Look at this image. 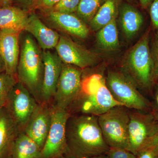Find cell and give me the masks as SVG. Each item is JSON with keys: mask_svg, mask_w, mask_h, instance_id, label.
Returning <instances> with one entry per match:
<instances>
[{"mask_svg": "<svg viewBox=\"0 0 158 158\" xmlns=\"http://www.w3.org/2000/svg\"><path fill=\"white\" fill-rule=\"evenodd\" d=\"M67 152L72 158H92L106 154L110 147L105 141L98 116L71 115L66 126Z\"/></svg>", "mask_w": 158, "mask_h": 158, "instance_id": "1", "label": "cell"}, {"mask_svg": "<svg viewBox=\"0 0 158 158\" xmlns=\"http://www.w3.org/2000/svg\"><path fill=\"white\" fill-rule=\"evenodd\" d=\"M102 70L85 75L83 72L81 91L68 110L71 115L74 112L98 116L111 108L122 106L110 93Z\"/></svg>", "mask_w": 158, "mask_h": 158, "instance_id": "2", "label": "cell"}, {"mask_svg": "<svg viewBox=\"0 0 158 158\" xmlns=\"http://www.w3.org/2000/svg\"><path fill=\"white\" fill-rule=\"evenodd\" d=\"M149 36V31H146L128 51L120 69L134 82L140 91L152 94L155 78Z\"/></svg>", "mask_w": 158, "mask_h": 158, "instance_id": "3", "label": "cell"}, {"mask_svg": "<svg viewBox=\"0 0 158 158\" xmlns=\"http://www.w3.org/2000/svg\"><path fill=\"white\" fill-rule=\"evenodd\" d=\"M30 35H26L20 45L17 67L18 81L33 95L38 103H41L44 76L42 52Z\"/></svg>", "mask_w": 158, "mask_h": 158, "instance_id": "4", "label": "cell"}, {"mask_svg": "<svg viewBox=\"0 0 158 158\" xmlns=\"http://www.w3.org/2000/svg\"><path fill=\"white\" fill-rule=\"evenodd\" d=\"M105 79L113 98L122 106L130 110L151 112V102L120 69H109L105 74Z\"/></svg>", "mask_w": 158, "mask_h": 158, "instance_id": "5", "label": "cell"}, {"mask_svg": "<svg viewBox=\"0 0 158 158\" xmlns=\"http://www.w3.org/2000/svg\"><path fill=\"white\" fill-rule=\"evenodd\" d=\"M98 122L109 147L127 149L129 109L123 106L114 107L98 116Z\"/></svg>", "mask_w": 158, "mask_h": 158, "instance_id": "6", "label": "cell"}, {"mask_svg": "<svg viewBox=\"0 0 158 158\" xmlns=\"http://www.w3.org/2000/svg\"><path fill=\"white\" fill-rule=\"evenodd\" d=\"M158 131V120L151 112L129 109L127 150L137 156Z\"/></svg>", "mask_w": 158, "mask_h": 158, "instance_id": "7", "label": "cell"}, {"mask_svg": "<svg viewBox=\"0 0 158 158\" xmlns=\"http://www.w3.org/2000/svg\"><path fill=\"white\" fill-rule=\"evenodd\" d=\"M51 108L50 129L39 158H59L66 155L67 152L66 126L70 113L68 110L53 105Z\"/></svg>", "mask_w": 158, "mask_h": 158, "instance_id": "8", "label": "cell"}, {"mask_svg": "<svg viewBox=\"0 0 158 158\" xmlns=\"http://www.w3.org/2000/svg\"><path fill=\"white\" fill-rule=\"evenodd\" d=\"M38 104L27 88L18 81L10 91L4 107L23 132Z\"/></svg>", "mask_w": 158, "mask_h": 158, "instance_id": "9", "label": "cell"}, {"mask_svg": "<svg viewBox=\"0 0 158 158\" xmlns=\"http://www.w3.org/2000/svg\"><path fill=\"white\" fill-rule=\"evenodd\" d=\"M83 70L76 66L63 63L53 98L54 106L68 110L81 91Z\"/></svg>", "mask_w": 158, "mask_h": 158, "instance_id": "10", "label": "cell"}, {"mask_svg": "<svg viewBox=\"0 0 158 158\" xmlns=\"http://www.w3.org/2000/svg\"><path fill=\"white\" fill-rule=\"evenodd\" d=\"M55 48L63 63L83 70L96 65L100 58L98 54L87 49L64 35H60Z\"/></svg>", "mask_w": 158, "mask_h": 158, "instance_id": "11", "label": "cell"}, {"mask_svg": "<svg viewBox=\"0 0 158 158\" xmlns=\"http://www.w3.org/2000/svg\"><path fill=\"white\" fill-rule=\"evenodd\" d=\"M52 123V112L49 104L38 103L23 132L42 149L48 135Z\"/></svg>", "mask_w": 158, "mask_h": 158, "instance_id": "12", "label": "cell"}, {"mask_svg": "<svg viewBox=\"0 0 158 158\" xmlns=\"http://www.w3.org/2000/svg\"><path fill=\"white\" fill-rule=\"evenodd\" d=\"M44 76L41 89V103L49 104L53 100L63 62L57 54L48 50L42 52Z\"/></svg>", "mask_w": 158, "mask_h": 158, "instance_id": "13", "label": "cell"}, {"mask_svg": "<svg viewBox=\"0 0 158 158\" xmlns=\"http://www.w3.org/2000/svg\"><path fill=\"white\" fill-rule=\"evenodd\" d=\"M22 32L11 29H0V56L5 63L6 73L17 79Z\"/></svg>", "mask_w": 158, "mask_h": 158, "instance_id": "14", "label": "cell"}, {"mask_svg": "<svg viewBox=\"0 0 158 158\" xmlns=\"http://www.w3.org/2000/svg\"><path fill=\"white\" fill-rule=\"evenodd\" d=\"M48 19L54 27L73 36L85 39L90 34L87 23L73 13L48 11Z\"/></svg>", "mask_w": 158, "mask_h": 158, "instance_id": "15", "label": "cell"}, {"mask_svg": "<svg viewBox=\"0 0 158 158\" xmlns=\"http://www.w3.org/2000/svg\"><path fill=\"white\" fill-rule=\"evenodd\" d=\"M25 31L34 36L43 50L56 48L60 38L58 32L47 27L35 14L29 16Z\"/></svg>", "mask_w": 158, "mask_h": 158, "instance_id": "16", "label": "cell"}, {"mask_svg": "<svg viewBox=\"0 0 158 158\" xmlns=\"http://www.w3.org/2000/svg\"><path fill=\"white\" fill-rule=\"evenodd\" d=\"M20 131L5 107L0 108V158H9Z\"/></svg>", "mask_w": 158, "mask_h": 158, "instance_id": "17", "label": "cell"}, {"mask_svg": "<svg viewBox=\"0 0 158 158\" xmlns=\"http://www.w3.org/2000/svg\"><path fill=\"white\" fill-rule=\"evenodd\" d=\"M118 13L120 27L125 37L127 39H132L143 25V15L136 8L127 3L122 5Z\"/></svg>", "mask_w": 158, "mask_h": 158, "instance_id": "18", "label": "cell"}, {"mask_svg": "<svg viewBox=\"0 0 158 158\" xmlns=\"http://www.w3.org/2000/svg\"><path fill=\"white\" fill-rule=\"evenodd\" d=\"M27 13L12 6L0 7V29H11L23 32L28 20Z\"/></svg>", "mask_w": 158, "mask_h": 158, "instance_id": "19", "label": "cell"}, {"mask_svg": "<svg viewBox=\"0 0 158 158\" xmlns=\"http://www.w3.org/2000/svg\"><path fill=\"white\" fill-rule=\"evenodd\" d=\"M40 151L35 142L21 132L13 143L9 158H39Z\"/></svg>", "mask_w": 158, "mask_h": 158, "instance_id": "20", "label": "cell"}, {"mask_svg": "<svg viewBox=\"0 0 158 158\" xmlns=\"http://www.w3.org/2000/svg\"><path fill=\"white\" fill-rule=\"evenodd\" d=\"M117 0H106L89 23L92 31H98L116 19L118 14Z\"/></svg>", "mask_w": 158, "mask_h": 158, "instance_id": "21", "label": "cell"}, {"mask_svg": "<svg viewBox=\"0 0 158 158\" xmlns=\"http://www.w3.org/2000/svg\"><path fill=\"white\" fill-rule=\"evenodd\" d=\"M96 41L102 50L113 52L118 49L119 43L116 19L97 31Z\"/></svg>", "mask_w": 158, "mask_h": 158, "instance_id": "22", "label": "cell"}, {"mask_svg": "<svg viewBox=\"0 0 158 158\" xmlns=\"http://www.w3.org/2000/svg\"><path fill=\"white\" fill-rule=\"evenodd\" d=\"M106 0H81L76 11L78 16L89 23Z\"/></svg>", "mask_w": 158, "mask_h": 158, "instance_id": "23", "label": "cell"}, {"mask_svg": "<svg viewBox=\"0 0 158 158\" xmlns=\"http://www.w3.org/2000/svg\"><path fill=\"white\" fill-rule=\"evenodd\" d=\"M18 81L16 78L6 72L0 73V108L5 106L10 91Z\"/></svg>", "mask_w": 158, "mask_h": 158, "instance_id": "24", "label": "cell"}, {"mask_svg": "<svg viewBox=\"0 0 158 158\" xmlns=\"http://www.w3.org/2000/svg\"><path fill=\"white\" fill-rule=\"evenodd\" d=\"M81 0H61L50 11L62 13L76 12Z\"/></svg>", "mask_w": 158, "mask_h": 158, "instance_id": "25", "label": "cell"}, {"mask_svg": "<svg viewBox=\"0 0 158 158\" xmlns=\"http://www.w3.org/2000/svg\"><path fill=\"white\" fill-rule=\"evenodd\" d=\"M106 155L108 158H137L130 151L119 148H110Z\"/></svg>", "mask_w": 158, "mask_h": 158, "instance_id": "26", "label": "cell"}, {"mask_svg": "<svg viewBox=\"0 0 158 158\" xmlns=\"http://www.w3.org/2000/svg\"><path fill=\"white\" fill-rule=\"evenodd\" d=\"M151 49L153 62L155 81L158 79V34L156 33ZM154 81V82H155Z\"/></svg>", "mask_w": 158, "mask_h": 158, "instance_id": "27", "label": "cell"}, {"mask_svg": "<svg viewBox=\"0 0 158 158\" xmlns=\"http://www.w3.org/2000/svg\"><path fill=\"white\" fill-rule=\"evenodd\" d=\"M61 0H35L32 6L34 9H40L49 11Z\"/></svg>", "mask_w": 158, "mask_h": 158, "instance_id": "28", "label": "cell"}, {"mask_svg": "<svg viewBox=\"0 0 158 158\" xmlns=\"http://www.w3.org/2000/svg\"><path fill=\"white\" fill-rule=\"evenodd\" d=\"M152 95V97L151 103V113L158 120V79L155 81L153 86Z\"/></svg>", "mask_w": 158, "mask_h": 158, "instance_id": "29", "label": "cell"}, {"mask_svg": "<svg viewBox=\"0 0 158 158\" xmlns=\"http://www.w3.org/2000/svg\"><path fill=\"white\" fill-rule=\"evenodd\" d=\"M149 14L153 28L158 34V0H153L149 6Z\"/></svg>", "mask_w": 158, "mask_h": 158, "instance_id": "30", "label": "cell"}, {"mask_svg": "<svg viewBox=\"0 0 158 158\" xmlns=\"http://www.w3.org/2000/svg\"><path fill=\"white\" fill-rule=\"evenodd\" d=\"M137 158H158V148L153 147L144 148L138 153Z\"/></svg>", "mask_w": 158, "mask_h": 158, "instance_id": "31", "label": "cell"}, {"mask_svg": "<svg viewBox=\"0 0 158 158\" xmlns=\"http://www.w3.org/2000/svg\"><path fill=\"white\" fill-rule=\"evenodd\" d=\"M151 147H156L158 148V131L144 148Z\"/></svg>", "mask_w": 158, "mask_h": 158, "instance_id": "32", "label": "cell"}, {"mask_svg": "<svg viewBox=\"0 0 158 158\" xmlns=\"http://www.w3.org/2000/svg\"><path fill=\"white\" fill-rule=\"evenodd\" d=\"M153 0H139L141 7L143 9H147L149 7L151 4Z\"/></svg>", "mask_w": 158, "mask_h": 158, "instance_id": "33", "label": "cell"}, {"mask_svg": "<svg viewBox=\"0 0 158 158\" xmlns=\"http://www.w3.org/2000/svg\"><path fill=\"white\" fill-rule=\"evenodd\" d=\"M13 0H0V7L11 6Z\"/></svg>", "mask_w": 158, "mask_h": 158, "instance_id": "34", "label": "cell"}, {"mask_svg": "<svg viewBox=\"0 0 158 158\" xmlns=\"http://www.w3.org/2000/svg\"><path fill=\"white\" fill-rule=\"evenodd\" d=\"M6 72V66L2 57L0 56V73Z\"/></svg>", "mask_w": 158, "mask_h": 158, "instance_id": "35", "label": "cell"}, {"mask_svg": "<svg viewBox=\"0 0 158 158\" xmlns=\"http://www.w3.org/2000/svg\"><path fill=\"white\" fill-rule=\"evenodd\" d=\"M17 1L20 3H29L33 2L35 0H17Z\"/></svg>", "mask_w": 158, "mask_h": 158, "instance_id": "36", "label": "cell"}, {"mask_svg": "<svg viewBox=\"0 0 158 158\" xmlns=\"http://www.w3.org/2000/svg\"><path fill=\"white\" fill-rule=\"evenodd\" d=\"M92 158H108L106 154H103L101 155H99L96 156Z\"/></svg>", "mask_w": 158, "mask_h": 158, "instance_id": "37", "label": "cell"}, {"mask_svg": "<svg viewBox=\"0 0 158 158\" xmlns=\"http://www.w3.org/2000/svg\"><path fill=\"white\" fill-rule=\"evenodd\" d=\"M59 158H72L68 156L65 155L62 156L61 157Z\"/></svg>", "mask_w": 158, "mask_h": 158, "instance_id": "38", "label": "cell"}]
</instances>
